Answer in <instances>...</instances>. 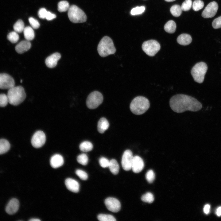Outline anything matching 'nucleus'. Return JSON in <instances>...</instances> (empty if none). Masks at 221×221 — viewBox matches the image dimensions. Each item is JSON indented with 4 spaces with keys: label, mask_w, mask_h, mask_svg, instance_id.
<instances>
[{
    "label": "nucleus",
    "mask_w": 221,
    "mask_h": 221,
    "mask_svg": "<svg viewBox=\"0 0 221 221\" xmlns=\"http://www.w3.org/2000/svg\"><path fill=\"white\" fill-rule=\"evenodd\" d=\"M169 105L171 109L177 113L187 110L197 111L202 107L201 103L195 98L181 94L173 96L169 101Z\"/></svg>",
    "instance_id": "nucleus-1"
},
{
    "label": "nucleus",
    "mask_w": 221,
    "mask_h": 221,
    "mask_svg": "<svg viewBox=\"0 0 221 221\" xmlns=\"http://www.w3.org/2000/svg\"><path fill=\"white\" fill-rule=\"evenodd\" d=\"M149 100L145 97L138 96L135 98L131 102L130 109L131 112L136 115H141L145 113L149 108Z\"/></svg>",
    "instance_id": "nucleus-2"
},
{
    "label": "nucleus",
    "mask_w": 221,
    "mask_h": 221,
    "mask_svg": "<svg viewBox=\"0 0 221 221\" xmlns=\"http://www.w3.org/2000/svg\"><path fill=\"white\" fill-rule=\"evenodd\" d=\"M7 96L9 103L12 105L17 106L24 101L26 94L23 87L21 86H14L9 89Z\"/></svg>",
    "instance_id": "nucleus-3"
},
{
    "label": "nucleus",
    "mask_w": 221,
    "mask_h": 221,
    "mask_svg": "<svg viewBox=\"0 0 221 221\" xmlns=\"http://www.w3.org/2000/svg\"><path fill=\"white\" fill-rule=\"evenodd\" d=\"M97 50L100 56L104 57L114 53L116 48L112 39L109 37L105 36L100 41Z\"/></svg>",
    "instance_id": "nucleus-4"
},
{
    "label": "nucleus",
    "mask_w": 221,
    "mask_h": 221,
    "mask_svg": "<svg viewBox=\"0 0 221 221\" xmlns=\"http://www.w3.org/2000/svg\"><path fill=\"white\" fill-rule=\"evenodd\" d=\"M68 16L70 20L74 23L85 22L87 17L84 12L76 5L70 6L68 10Z\"/></svg>",
    "instance_id": "nucleus-5"
},
{
    "label": "nucleus",
    "mask_w": 221,
    "mask_h": 221,
    "mask_svg": "<svg viewBox=\"0 0 221 221\" xmlns=\"http://www.w3.org/2000/svg\"><path fill=\"white\" fill-rule=\"evenodd\" d=\"M207 69V65L204 62H201L196 64L191 71V75L194 80L198 83H202Z\"/></svg>",
    "instance_id": "nucleus-6"
},
{
    "label": "nucleus",
    "mask_w": 221,
    "mask_h": 221,
    "mask_svg": "<svg viewBox=\"0 0 221 221\" xmlns=\"http://www.w3.org/2000/svg\"><path fill=\"white\" fill-rule=\"evenodd\" d=\"M103 96L99 92L95 91L90 93L86 100V105L88 108L94 109L97 107L102 103Z\"/></svg>",
    "instance_id": "nucleus-7"
},
{
    "label": "nucleus",
    "mask_w": 221,
    "mask_h": 221,
    "mask_svg": "<svg viewBox=\"0 0 221 221\" xmlns=\"http://www.w3.org/2000/svg\"><path fill=\"white\" fill-rule=\"evenodd\" d=\"M160 44L156 40H151L144 42L142 45L143 51L149 56H154L160 50Z\"/></svg>",
    "instance_id": "nucleus-8"
},
{
    "label": "nucleus",
    "mask_w": 221,
    "mask_h": 221,
    "mask_svg": "<svg viewBox=\"0 0 221 221\" xmlns=\"http://www.w3.org/2000/svg\"><path fill=\"white\" fill-rule=\"evenodd\" d=\"M46 141L45 134L42 131H36L33 136L31 142L33 146L35 148H39L42 146Z\"/></svg>",
    "instance_id": "nucleus-9"
},
{
    "label": "nucleus",
    "mask_w": 221,
    "mask_h": 221,
    "mask_svg": "<svg viewBox=\"0 0 221 221\" xmlns=\"http://www.w3.org/2000/svg\"><path fill=\"white\" fill-rule=\"evenodd\" d=\"M132 152L129 149L125 150L122 155L121 163L122 168L126 171L131 169L133 158Z\"/></svg>",
    "instance_id": "nucleus-10"
},
{
    "label": "nucleus",
    "mask_w": 221,
    "mask_h": 221,
    "mask_svg": "<svg viewBox=\"0 0 221 221\" xmlns=\"http://www.w3.org/2000/svg\"><path fill=\"white\" fill-rule=\"evenodd\" d=\"M218 8V5L216 2H211L207 5L202 12V16L204 18L212 17L216 14Z\"/></svg>",
    "instance_id": "nucleus-11"
},
{
    "label": "nucleus",
    "mask_w": 221,
    "mask_h": 221,
    "mask_svg": "<svg viewBox=\"0 0 221 221\" xmlns=\"http://www.w3.org/2000/svg\"><path fill=\"white\" fill-rule=\"evenodd\" d=\"M15 82L13 78L6 73L0 74V88L9 89L14 86Z\"/></svg>",
    "instance_id": "nucleus-12"
},
{
    "label": "nucleus",
    "mask_w": 221,
    "mask_h": 221,
    "mask_svg": "<svg viewBox=\"0 0 221 221\" xmlns=\"http://www.w3.org/2000/svg\"><path fill=\"white\" fill-rule=\"evenodd\" d=\"M105 205L107 209L114 212H118L121 209V204L116 198L109 197L105 200Z\"/></svg>",
    "instance_id": "nucleus-13"
},
{
    "label": "nucleus",
    "mask_w": 221,
    "mask_h": 221,
    "mask_svg": "<svg viewBox=\"0 0 221 221\" xmlns=\"http://www.w3.org/2000/svg\"><path fill=\"white\" fill-rule=\"evenodd\" d=\"M19 206L18 200L15 198H12L9 201L6 206V211L9 215L14 214L17 211Z\"/></svg>",
    "instance_id": "nucleus-14"
},
{
    "label": "nucleus",
    "mask_w": 221,
    "mask_h": 221,
    "mask_svg": "<svg viewBox=\"0 0 221 221\" xmlns=\"http://www.w3.org/2000/svg\"><path fill=\"white\" fill-rule=\"evenodd\" d=\"M144 162L142 159L138 156L133 157L131 169L134 172L138 173L141 172L144 168Z\"/></svg>",
    "instance_id": "nucleus-15"
},
{
    "label": "nucleus",
    "mask_w": 221,
    "mask_h": 221,
    "mask_svg": "<svg viewBox=\"0 0 221 221\" xmlns=\"http://www.w3.org/2000/svg\"><path fill=\"white\" fill-rule=\"evenodd\" d=\"M60 58L61 55L59 53H54L46 58L45 61L46 64L48 67L50 68L55 67Z\"/></svg>",
    "instance_id": "nucleus-16"
},
{
    "label": "nucleus",
    "mask_w": 221,
    "mask_h": 221,
    "mask_svg": "<svg viewBox=\"0 0 221 221\" xmlns=\"http://www.w3.org/2000/svg\"><path fill=\"white\" fill-rule=\"evenodd\" d=\"M65 184L67 188L70 191L74 193L79 192V185L76 180L72 178H68L65 180Z\"/></svg>",
    "instance_id": "nucleus-17"
},
{
    "label": "nucleus",
    "mask_w": 221,
    "mask_h": 221,
    "mask_svg": "<svg viewBox=\"0 0 221 221\" xmlns=\"http://www.w3.org/2000/svg\"><path fill=\"white\" fill-rule=\"evenodd\" d=\"M64 163L63 157L59 154H55L53 155L50 159V164L51 167L55 169L62 166Z\"/></svg>",
    "instance_id": "nucleus-18"
},
{
    "label": "nucleus",
    "mask_w": 221,
    "mask_h": 221,
    "mask_svg": "<svg viewBox=\"0 0 221 221\" xmlns=\"http://www.w3.org/2000/svg\"><path fill=\"white\" fill-rule=\"evenodd\" d=\"M31 47V44L29 41L24 40L21 41L15 46L16 51L18 53L21 54L28 50Z\"/></svg>",
    "instance_id": "nucleus-19"
},
{
    "label": "nucleus",
    "mask_w": 221,
    "mask_h": 221,
    "mask_svg": "<svg viewBox=\"0 0 221 221\" xmlns=\"http://www.w3.org/2000/svg\"><path fill=\"white\" fill-rule=\"evenodd\" d=\"M177 42L183 45H188L192 41L191 36L188 34L183 33L180 35L177 39Z\"/></svg>",
    "instance_id": "nucleus-20"
},
{
    "label": "nucleus",
    "mask_w": 221,
    "mask_h": 221,
    "mask_svg": "<svg viewBox=\"0 0 221 221\" xmlns=\"http://www.w3.org/2000/svg\"><path fill=\"white\" fill-rule=\"evenodd\" d=\"M109 126V124L107 120L105 118H102L98 122V130L99 133L103 134L108 129Z\"/></svg>",
    "instance_id": "nucleus-21"
},
{
    "label": "nucleus",
    "mask_w": 221,
    "mask_h": 221,
    "mask_svg": "<svg viewBox=\"0 0 221 221\" xmlns=\"http://www.w3.org/2000/svg\"><path fill=\"white\" fill-rule=\"evenodd\" d=\"M23 32L24 37L26 40L29 41L34 38V32L31 27L28 26L25 27Z\"/></svg>",
    "instance_id": "nucleus-22"
},
{
    "label": "nucleus",
    "mask_w": 221,
    "mask_h": 221,
    "mask_svg": "<svg viewBox=\"0 0 221 221\" xmlns=\"http://www.w3.org/2000/svg\"><path fill=\"white\" fill-rule=\"evenodd\" d=\"M108 167L110 171L113 174L117 175L118 173L119 166L116 160L112 159L110 161Z\"/></svg>",
    "instance_id": "nucleus-23"
},
{
    "label": "nucleus",
    "mask_w": 221,
    "mask_h": 221,
    "mask_svg": "<svg viewBox=\"0 0 221 221\" xmlns=\"http://www.w3.org/2000/svg\"><path fill=\"white\" fill-rule=\"evenodd\" d=\"M10 148V144L7 140L4 139H0V155L7 152Z\"/></svg>",
    "instance_id": "nucleus-24"
},
{
    "label": "nucleus",
    "mask_w": 221,
    "mask_h": 221,
    "mask_svg": "<svg viewBox=\"0 0 221 221\" xmlns=\"http://www.w3.org/2000/svg\"><path fill=\"white\" fill-rule=\"evenodd\" d=\"M176 28L175 22L173 20L168 21L165 25L164 29L167 33H172L175 32Z\"/></svg>",
    "instance_id": "nucleus-25"
},
{
    "label": "nucleus",
    "mask_w": 221,
    "mask_h": 221,
    "mask_svg": "<svg viewBox=\"0 0 221 221\" xmlns=\"http://www.w3.org/2000/svg\"><path fill=\"white\" fill-rule=\"evenodd\" d=\"M93 145L92 143L89 141H84L79 145V148L81 151L83 152H87L92 150Z\"/></svg>",
    "instance_id": "nucleus-26"
},
{
    "label": "nucleus",
    "mask_w": 221,
    "mask_h": 221,
    "mask_svg": "<svg viewBox=\"0 0 221 221\" xmlns=\"http://www.w3.org/2000/svg\"><path fill=\"white\" fill-rule=\"evenodd\" d=\"M25 28L24 22L21 19L18 20L13 26L14 31L17 33L23 32Z\"/></svg>",
    "instance_id": "nucleus-27"
},
{
    "label": "nucleus",
    "mask_w": 221,
    "mask_h": 221,
    "mask_svg": "<svg viewBox=\"0 0 221 221\" xmlns=\"http://www.w3.org/2000/svg\"><path fill=\"white\" fill-rule=\"evenodd\" d=\"M70 7L68 2L66 1H62L58 4V10L60 12H65L68 10Z\"/></svg>",
    "instance_id": "nucleus-28"
},
{
    "label": "nucleus",
    "mask_w": 221,
    "mask_h": 221,
    "mask_svg": "<svg viewBox=\"0 0 221 221\" xmlns=\"http://www.w3.org/2000/svg\"><path fill=\"white\" fill-rule=\"evenodd\" d=\"M170 11L174 16L178 17L181 14L182 10L181 7L179 5H175L171 7Z\"/></svg>",
    "instance_id": "nucleus-29"
},
{
    "label": "nucleus",
    "mask_w": 221,
    "mask_h": 221,
    "mask_svg": "<svg viewBox=\"0 0 221 221\" xmlns=\"http://www.w3.org/2000/svg\"><path fill=\"white\" fill-rule=\"evenodd\" d=\"M7 38L11 43H15L19 40V36L17 33L15 31H12L8 34Z\"/></svg>",
    "instance_id": "nucleus-30"
},
{
    "label": "nucleus",
    "mask_w": 221,
    "mask_h": 221,
    "mask_svg": "<svg viewBox=\"0 0 221 221\" xmlns=\"http://www.w3.org/2000/svg\"><path fill=\"white\" fill-rule=\"evenodd\" d=\"M98 219L100 221H116L115 218L112 215L104 214H100L97 216Z\"/></svg>",
    "instance_id": "nucleus-31"
},
{
    "label": "nucleus",
    "mask_w": 221,
    "mask_h": 221,
    "mask_svg": "<svg viewBox=\"0 0 221 221\" xmlns=\"http://www.w3.org/2000/svg\"><path fill=\"white\" fill-rule=\"evenodd\" d=\"M77 160L79 164L83 165H85L88 163V158L87 154L83 153L77 156Z\"/></svg>",
    "instance_id": "nucleus-32"
},
{
    "label": "nucleus",
    "mask_w": 221,
    "mask_h": 221,
    "mask_svg": "<svg viewBox=\"0 0 221 221\" xmlns=\"http://www.w3.org/2000/svg\"><path fill=\"white\" fill-rule=\"evenodd\" d=\"M141 200L144 202L151 203L153 201L154 197L152 193L148 192L142 196Z\"/></svg>",
    "instance_id": "nucleus-33"
},
{
    "label": "nucleus",
    "mask_w": 221,
    "mask_h": 221,
    "mask_svg": "<svg viewBox=\"0 0 221 221\" xmlns=\"http://www.w3.org/2000/svg\"><path fill=\"white\" fill-rule=\"evenodd\" d=\"M204 4L201 0H195L192 4V9L195 11H198L203 8Z\"/></svg>",
    "instance_id": "nucleus-34"
},
{
    "label": "nucleus",
    "mask_w": 221,
    "mask_h": 221,
    "mask_svg": "<svg viewBox=\"0 0 221 221\" xmlns=\"http://www.w3.org/2000/svg\"><path fill=\"white\" fill-rule=\"evenodd\" d=\"M145 10V7L144 6H137L131 10L130 14L133 15L140 14L143 13Z\"/></svg>",
    "instance_id": "nucleus-35"
},
{
    "label": "nucleus",
    "mask_w": 221,
    "mask_h": 221,
    "mask_svg": "<svg viewBox=\"0 0 221 221\" xmlns=\"http://www.w3.org/2000/svg\"><path fill=\"white\" fill-rule=\"evenodd\" d=\"M192 1L191 0H185L182 4L181 8L182 10L187 11L191 8L192 6Z\"/></svg>",
    "instance_id": "nucleus-36"
},
{
    "label": "nucleus",
    "mask_w": 221,
    "mask_h": 221,
    "mask_svg": "<svg viewBox=\"0 0 221 221\" xmlns=\"http://www.w3.org/2000/svg\"><path fill=\"white\" fill-rule=\"evenodd\" d=\"M145 178L147 180L149 183H152L154 180L155 174L152 170H149L146 173Z\"/></svg>",
    "instance_id": "nucleus-37"
},
{
    "label": "nucleus",
    "mask_w": 221,
    "mask_h": 221,
    "mask_svg": "<svg viewBox=\"0 0 221 221\" xmlns=\"http://www.w3.org/2000/svg\"><path fill=\"white\" fill-rule=\"evenodd\" d=\"M9 103L7 95L4 94H0V107H3L6 106Z\"/></svg>",
    "instance_id": "nucleus-38"
},
{
    "label": "nucleus",
    "mask_w": 221,
    "mask_h": 221,
    "mask_svg": "<svg viewBox=\"0 0 221 221\" xmlns=\"http://www.w3.org/2000/svg\"><path fill=\"white\" fill-rule=\"evenodd\" d=\"M76 173L82 180H86L88 178L87 173L83 170L78 169L76 170Z\"/></svg>",
    "instance_id": "nucleus-39"
},
{
    "label": "nucleus",
    "mask_w": 221,
    "mask_h": 221,
    "mask_svg": "<svg viewBox=\"0 0 221 221\" xmlns=\"http://www.w3.org/2000/svg\"><path fill=\"white\" fill-rule=\"evenodd\" d=\"M29 21L33 29H37L39 27L40 23L35 18L32 17H30L29 19Z\"/></svg>",
    "instance_id": "nucleus-40"
},
{
    "label": "nucleus",
    "mask_w": 221,
    "mask_h": 221,
    "mask_svg": "<svg viewBox=\"0 0 221 221\" xmlns=\"http://www.w3.org/2000/svg\"><path fill=\"white\" fill-rule=\"evenodd\" d=\"M212 26L215 29L221 28V16L215 19L213 21Z\"/></svg>",
    "instance_id": "nucleus-41"
},
{
    "label": "nucleus",
    "mask_w": 221,
    "mask_h": 221,
    "mask_svg": "<svg viewBox=\"0 0 221 221\" xmlns=\"http://www.w3.org/2000/svg\"><path fill=\"white\" fill-rule=\"evenodd\" d=\"M100 166L103 168H106L108 167L110 161L104 157H101L99 161Z\"/></svg>",
    "instance_id": "nucleus-42"
},
{
    "label": "nucleus",
    "mask_w": 221,
    "mask_h": 221,
    "mask_svg": "<svg viewBox=\"0 0 221 221\" xmlns=\"http://www.w3.org/2000/svg\"><path fill=\"white\" fill-rule=\"evenodd\" d=\"M47 12V11L45 8H41L38 12V15L39 18L41 19L45 18Z\"/></svg>",
    "instance_id": "nucleus-43"
},
{
    "label": "nucleus",
    "mask_w": 221,
    "mask_h": 221,
    "mask_svg": "<svg viewBox=\"0 0 221 221\" xmlns=\"http://www.w3.org/2000/svg\"><path fill=\"white\" fill-rule=\"evenodd\" d=\"M56 17V15L49 11H47L45 18L48 21L52 20Z\"/></svg>",
    "instance_id": "nucleus-44"
},
{
    "label": "nucleus",
    "mask_w": 221,
    "mask_h": 221,
    "mask_svg": "<svg viewBox=\"0 0 221 221\" xmlns=\"http://www.w3.org/2000/svg\"><path fill=\"white\" fill-rule=\"evenodd\" d=\"M210 206L208 204L205 205L204 208V211L206 214H208L210 212Z\"/></svg>",
    "instance_id": "nucleus-45"
},
{
    "label": "nucleus",
    "mask_w": 221,
    "mask_h": 221,
    "mask_svg": "<svg viewBox=\"0 0 221 221\" xmlns=\"http://www.w3.org/2000/svg\"><path fill=\"white\" fill-rule=\"evenodd\" d=\"M215 214L219 217L221 216V206L217 208L215 211Z\"/></svg>",
    "instance_id": "nucleus-46"
},
{
    "label": "nucleus",
    "mask_w": 221,
    "mask_h": 221,
    "mask_svg": "<svg viewBox=\"0 0 221 221\" xmlns=\"http://www.w3.org/2000/svg\"><path fill=\"white\" fill-rule=\"evenodd\" d=\"M30 221H40L41 220L37 218H32L30 219L29 220Z\"/></svg>",
    "instance_id": "nucleus-47"
},
{
    "label": "nucleus",
    "mask_w": 221,
    "mask_h": 221,
    "mask_svg": "<svg viewBox=\"0 0 221 221\" xmlns=\"http://www.w3.org/2000/svg\"><path fill=\"white\" fill-rule=\"evenodd\" d=\"M165 1L167 2H171L174 1L176 0H165Z\"/></svg>",
    "instance_id": "nucleus-48"
},
{
    "label": "nucleus",
    "mask_w": 221,
    "mask_h": 221,
    "mask_svg": "<svg viewBox=\"0 0 221 221\" xmlns=\"http://www.w3.org/2000/svg\"><path fill=\"white\" fill-rule=\"evenodd\" d=\"M22 80H21V82H22Z\"/></svg>",
    "instance_id": "nucleus-49"
}]
</instances>
